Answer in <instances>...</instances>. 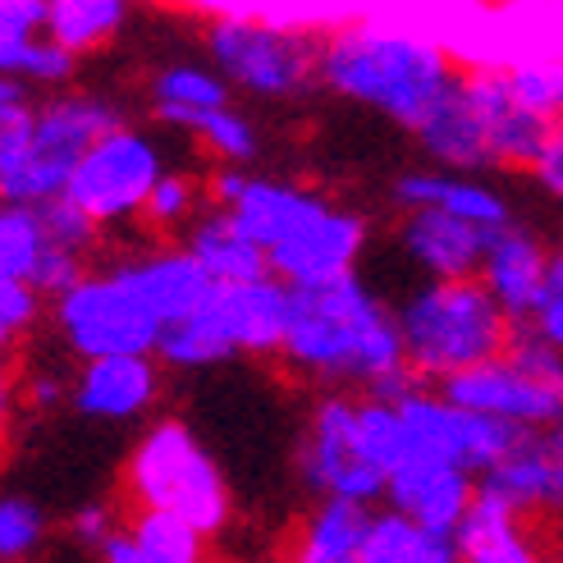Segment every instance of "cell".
Masks as SVG:
<instances>
[{"label": "cell", "instance_id": "obj_1", "mask_svg": "<svg viewBox=\"0 0 563 563\" xmlns=\"http://www.w3.org/2000/svg\"><path fill=\"white\" fill-rule=\"evenodd\" d=\"M279 362H285L289 376L317 389L357 394L412 376L399 312L357 271L344 279H325V285L294 289V312Z\"/></svg>", "mask_w": 563, "mask_h": 563}, {"label": "cell", "instance_id": "obj_2", "mask_svg": "<svg viewBox=\"0 0 563 563\" xmlns=\"http://www.w3.org/2000/svg\"><path fill=\"white\" fill-rule=\"evenodd\" d=\"M463 69L421 33L376 19L340 23L321 37V88L349 106L417 133V124L459 88Z\"/></svg>", "mask_w": 563, "mask_h": 563}, {"label": "cell", "instance_id": "obj_3", "mask_svg": "<svg viewBox=\"0 0 563 563\" xmlns=\"http://www.w3.org/2000/svg\"><path fill=\"white\" fill-rule=\"evenodd\" d=\"M120 120L124 110L106 92H37L19 78H0V197L33 207L65 197L78 161Z\"/></svg>", "mask_w": 563, "mask_h": 563}, {"label": "cell", "instance_id": "obj_4", "mask_svg": "<svg viewBox=\"0 0 563 563\" xmlns=\"http://www.w3.org/2000/svg\"><path fill=\"white\" fill-rule=\"evenodd\" d=\"M394 312L404 330L408 372L427 385H444L449 376L509 353L518 330V321L482 285V275L421 279Z\"/></svg>", "mask_w": 563, "mask_h": 563}, {"label": "cell", "instance_id": "obj_5", "mask_svg": "<svg viewBox=\"0 0 563 563\" xmlns=\"http://www.w3.org/2000/svg\"><path fill=\"white\" fill-rule=\"evenodd\" d=\"M124 504L133 509H156L192 522L216 541L234 522V490L207 440L179 417H156L147 431L133 440L124 463Z\"/></svg>", "mask_w": 563, "mask_h": 563}, {"label": "cell", "instance_id": "obj_6", "mask_svg": "<svg viewBox=\"0 0 563 563\" xmlns=\"http://www.w3.org/2000/svg\"><path fill=\"white\" fill-rule=\"evenodd\" d=\"M51 325L74 362L106 353H156L165 330L161 312L137 289V279L120 257L106 266H88L65 294H55Z\"/></svg>", "mask_w": 563, "mask_h": 563}, {"label": "cell", "instance_id": "obj_7", "mask_svg": "<svg viewBox=\"0 0 563 563\" xmlns=\"http://www.w3.org/2000/svg\"><path fill=\"white\" fill-rule=\"evenodd\" d=\"M202 55L252 101H294L321 88V37L257 14H220L202 33Z\"/></svg>", "mask_w": 563, "mask_h": 563}, {"label": "cell", "instance_id": "obj_8", "mask_svg": "<svg viewBox=\"0 0 563 563\" xmlns=\"http://www.w3.org/2000/svg\"><path fill=\"white\" fill-rule=\"evenodd\" d=\"M298 482L317 499H357L380 504L389 486V467L362 427L357 389H321L307 408L298 435Z\"/></svg>", "mask_w": 563, "mask_h": 563}, {"label": "cell", "instance_id": "obj_9", "mask_svg": "<svg viewBox=\"0 0 563 563\" xmlns=\"http://www.w3.org/2000/svg\"><path fill=\"white\" fill-rule=\"evenodd\" d=\"M165 170H170V165H165V152L156 137L143 124L120 120L78 161L65 197L88 211L101 230H124V224L143 220L147 197Z\"/></svg>", "mask_w": 563, "mask_h": 563}, {"label": "cell", "instance_id": "obj_10", "mask_svg": "<svg viewBox=\"0 0 563 563\" xmlns=\"http://www.w3.org/2000/svg\"><path fill=\"white\" fill-rule=\"evenodd\" d=\"M362 252H367V220L330 197L302 230H294L285 243H275L266 252V262H271V275H279L285 285L307 289V285L353 275Z\"/></svg>", "mask_w": 563, "mask_h": 563}, {"label": "cell", "instance_id": "obj_11", "mask_svg": "<svg viewBox=\"0 0 563 563\" xmlns=\"http://www.w3.org/2000/svg\"><path fill=\"white\" fill-rule=\"evenodd\" d=\"M440 389L454 404L504 417L522 431H545V427H554V421H563V385L541 380L537 372H527L522 362H514L509 353H499V357L482 362V367H472V372L449 376Z\"/></svg>", "mask_w": 563, "mask_h": 563}, {"label": "cell", "instance_id": "obj_12", "mask_svg": "<svg viewBox=\"0 0 563 563\" xmlns=\"http://www.w3.org/2000/svg\"><path fill=\"white\" fill-rule=\"evenodd\" d=\"M161 399V367L156 353H106L82 357L69 372V408L82 421L101 427H129L147 417Z\"/></svg>", "mask_w": 563, "mask_h": 563}, {"label": "cell", "instance_id": "obj_13", "mask_svg": "<svg viewBox=\"0 0 563 563\" xmlns=\"http://www.w3.org/2000/svg\"><path fill=\"white\" fill-rule=\"evenodd\" d=\"M476 495H482V476L435 454H404L389 467V486H385L389 509L417 518L421 527L449 531V537H459Z\"/></svg>", "mask_w": 563, "mask_h": 563}, {"label": "cell", "instance_id": "obj_14", "mask_svg": "<svg viewBox=\"0 0 563 563\" xmlns=\"http://www.w3.org/2000/svg\"><path fill=\"white\" fill-rule=\"evenodd\" d=\"M207 312L220 330L224 349L234 357H279L289 334L294 289L279 275L239 279V285H216Z\"/></svg>", "mask_w": 563, "mask_h": 563}, {"label": "cell", "instance_id": "obj_15", "mask_svg": "<svg viewBox=\"0 0 563 563\" xmlns=\"http://www.w3.org/2000/svg\"><path fill=\"white\" fill-rule=\"evenodd\" d=\"M463 88H467V97L476 101V110H482V120H486L495 170H531L537 156L550 147L554 120L514 97L509 69L472 65V69H463Z\"/></svg>", "mask_w": 563, "mask_h": 563}, {"label": "cell", "instance_id": "obj_16", "mask_svg": "<svg viewBox=\"0 0 563 563\" xmlns=\"http://www.w3.org/2000/svg\"><path fill=\"white\" fill-rule=\"evenodd\" d=\"M482 495L509 504L514 514H563V421L527 431L490 472H482Z\"/></svg>", "mask_w": 563, "mask_h": 563}, {"label": "cell", "instance_id": "obj_17", "mask_svg": "<svg viewBox=\"0 0 563 563\" xmlns=\"http://www.w3.org/2000/svg\"><path fill=\"white\" fill-rule=\"evenodd\" d=\"M92 257H82L69 243L51 234L46 211L33 202H5L0 207V275L33 279L42 294H65L74 279L88 271Z\"/></svg>", "mask_w": 563, "mask_h": 563}, {"label": "cell", "instance_id": "obj_18", "mask_svg": "<svg viewBox=\"0 0 563 563\" xmlns=\"http://www.w3.org/2000/svg\"><path fill=\"white\" fill-rule=\"evenodd\" d=\"M476 275H482V285L499 298L504 312L522 325L550 289V247L537 230L509 220V224H499V230H490L486 257Z\"/></svg>", "mask_w": 563, "mask_h": 563}, {"label": "cell", "instance_id": "obj_19", "mask_svg": "<svg viewBox=\"0 0 563 563\" xmlns=\"http://www.w3.org/2000/svg\"><path fill=\"white\" fill-rule=\"evenodd\" d=\"M490 230L463 216H449L435 207L404 211L399 220V252L427 275V279H463L482 271Z\"/></svg>", "mask_w": 563, "mask_h": 563}, {"label": "cell", "instance_id": "obj_20", "mask_svg": "<svg viewBox=\"0 0 563 563\" xmlns=\"http://www.w3.org/2000/svg\"><path fill=\"white\" fill-rule=\"evenodd\" d=\"M230 78L207 55H175L147 74V110L152 120L179 133H197L220 106H230Z\"/></svg>", "mask_w": 563, "mask_h": 563}, {"label": "cell", "instance_id": "obj_21", "mask_svg": "<svg viewBox=\"0 0 563 563\" xmlns=\"http://www.w3.org/2000/svg\"><path fill=\"white\" fill-rule=\"evenodd\" d=\"M394 207L399 211H417V207H435L449 216H463L482 230H499L509 224V197L495 184H486L472 170H444V165H421V170H404L394 179Z\"/></svg>", "mask_w": 563, "mask_h": 563}, {"label": "cell", "instance_id": "obj_22", "mask_svg": "<svg viewBox=\"0 0 563 563\" xmlns=\"http://www.w3.org/2000/svg\"><path fill=\"white\" fill-rule=\"evenodd\" d=\"M97 563H211V537L156 509H124L120 527L97 550Z\"/></svg>", "mask_w": 563, "mask_h": 563}, {"label": "cell", "instance_id": "obj_23", "mask_svg": "<svg viewBox=\"0 0 563 563\" xmlns=\"http://www.w3.org/2000/svg\"><path fill=\"white\" fill-rule=\"evenodd\" d=\"M129 266V275L137 279V289L147 294V302L161 312V321H184L216 294V279L197 266V257L184 243H156L143 252H129L120 257Z\"/></svg>", "mask_w": 563, "mask_h": 563}, {"label": "cell", "instance_id": "obj_24", "mask_svg": "<svg viewBox=\"0 0 563 563\" xmlns=\"http://www.w3.org/2000/svg\"><path fill=\"white\" fill-rule=\"evenodd\" d=\"M412 143L431 165H444V170H472V175L495 170L486 120H482V110H476V101L467 97L463 78H459V88L417 124Z\"/></svg>", "mask_w": 563, "mask_h": 563}, {"label": "cell", "instance_id": "obj_25", "mask_svg": "<svg viewBox=\"0 0 563 563\" xmlns=\"http://www.w3.org/2000/svg\"><path fill=\"white\" fill-rule=\"evenodd\" d=\"M376 504L357 499H317L285 545V563H362Z\"/></svg>", "mask_w": 563, "mask_h": 563}, {"label": "cell", "instance_id": "obj_26", "mask_svg": "<svg viewBox=\"0 0 563 563\" xmlns=\"http://www.w3.org/2000/svg\"><path fill=\"white\" fill-rule=\"evenodd\" d=\"M184 247L192 252L197 266H202L216 285H239V279L271 275L266 247L234 220V211H224L216 202L184 230Z\"/></svg>", "mask_w": 563, "mask_h": 563}, {"label": "cell", "instance_id": "obj_27", "mask_svg": "<svg viewBox=\"0 0 563 563\" xmlns=\"http://www.w3.org/2000/svg\"><path fill=\"white\" fill-rule=\"evenodd\" d=\"M459 550L463 563H559L527 518L490 495H476L467 522L459 527Z\"/></svg>", "mask_w": 563, "mask_h": 563}, {"label": "cell", "instance_id": "obj_28", "mask_svg": "<svg viewBox=\"0 0 563 563\" xmlns=\"http://www.w3.org/2000/svg\"><path fill=\"white\" fill-rule=\"evenodd\" d=\"M362 563H463V550H459V537L421 527L417 518L385 504V509L372 514Z\"/></svg>", "mask_w": 563, "mask_h": 563}, {"label": "cell", "instance_id": "obj_29", "mask_svg": "<svg viewBox=\"0 0 563 563\" xmlns=\"http://www.w3.org/2000/svg\"><path fill=\"white\" fill-rule=\"evenodd\" d=\"M133 14V0H46V19H51V37L65 51L97 55L115 42Z\"/></svg>", "mask_w": 563, "mask_h": 563}, {"label": "cell", "instance_id": "obj_30", "mask_svg": "<svg viewBox=\"0 0 563 563\" xmlns=\"http://www.w3.org/2000/svg\"><path fill=\"white\" fill-rule=\"evenodd\" d=\"M78 55L65 51L51 33H27V37H0V78H19L37 92H55L74 82Z\"/></svg>", "mask_w": 563, "mask_h": 563}, {"label": "cell", "instance_id": "obj_31", "mask_svg": "<svg viewBox=\"0 0 563 563\" xmlns=\"http://www.w3.org/2000/svg\"><path fill=\"white\" fill-rule=\"evenodd\" d=\"M207 207H211L207 179H197V175H188V170H165L161 184H156L152 197H147L143 224H147L152 234H184Z\"/></svg>", "mask_w": 563, "mask_h": 563}, {"label": "cell", "instance_id": "obj_32", "mask_svg": "<svg viewBox=\"0 0 563 563\" xmlns=\"http://www.w3.org/2000/svg\"><path fill=\"white\" fill-rule=\"evenodd\" d=\"M192 143L202 147L216 165H252L262 156V133H257V124H252L247 110H239L234 101L220 106L216 115L192 133Z\"/></svg>", "mask_w": 563, "mask_h": 563}, {"label": "cell", "instance_id": "obj_33", "mask_svg": "<svg viewBox=\"0 0 563 563\" xmlns=\"http://www.w3.org/2000/svg\"><path fill=\"white\" fill-rule=\"evenodd\" d=\"M51 537V518L37 499L27 495H5L0 499V559L23 563L33 559Z\"/></svg>", "mask_w": 563, "mask_h": 563}, {"label": "cell", "instance_id": "obj_34", "mask_svg": "<svg viewBox=\"0 0 563 563\" xmlns=\"http://www.w3.org/2000/svg\"><path fill=\"white\" fill-rule=\"evenodd\" d=\"M46 302H51V294H42L33 279L0 275V340L10 349L33 340L46 321Z\"/></svg>", "mask_w": 563, "mask_h": 563}, {"label": "cell", "instance_id": "obj_35", "mask_svg": "<svg viewBox=\"0 0 563 563\" xmlns=\"http://www.w3.org/2000/svg\"><path fill=\"white\" fill-rule=\"evenodd\" d=\"M509 88L522 106L554 120L563 106V65L559 60H518V65H509Z\"/></svg>", "mask_w": 563, "mask_h": 563}, {"label": "cell", "instance_id": "obj_36", "mask_svg": "<svg viewBox=\"0 0 563 563\" xmlns=\"http://www.w3.org/2000/svg\"><path fill=\"white\" fill-rule=\"evenodd\" d=\"M120 509L115 504H106V499H92V504H78V509L69 514V537L78 541V545H88L92 554L110 541V531L120 527Z\"/></svg>", "mask_w": 563, "mask_h": 563}, {"label": "cell", "instance_id": "obj_37", "mask_svg": "<svg viewBox=\"0 0 563 563\" xmlns=\"http://www.w3.org/2000/svg\"><path fill=\"white\" fill-rule=\"evenodd\" d=\"M527 175H531V184H537L554 207H563V137L559 133L550 137V147L537 156V165H531Z\"/></svg>", "mask_w": 563, "mask_h": 563}, {"label": "cell", "instance_id": "obj_38", "mask_svg": "<svg viewBox=\"0 0 563 563\" xmlns=\"http://www.w3.org/2000/svg\"><path fill=\"white\" fill-rule=\"evenodd\" d=\"M522 325H531L537 334H545L554 349H563V289H545V298L537 302V312H531Z\"/></svg>", "mask_w": 563, "mask_h": 563}, {"label": "cell", "instance_id": "obj_39", "mask_svg": "<svg viewBox=\"0 0 563 563\" xmlns=\"http://www.w3.org/2000/svg\"><path fill=\"white\" fill-rule=\"evenodd\" d=\"M550 289H563V243L550 247Z\"/></svg>", "mask_w": 563, "mask_h": 563}, {"label": "cell", "instance_id": "obj_40", "mask_svg": "<svg viewBox=\"0 0 563 563\" xmlns=\"http://www.w3.org/2000/svg\"><path fill=\"white\" fill-rule=\"evenodd\" d=\"M554 133L563 137V106H559V115H554Z\"/></svg>", "mask_w": 563, "mask_h": 563}, {"label": "cell", "instance_id": "obj_41", "mask_svg": "<svg viewBox=\"0 0 563 563\" xmlns=\"http://www.w3.org/2000/svg\"><path fill=\"white\" fill-rule=\"evenodd\" d=\"M559 563H563V550H559Z\"/></svg>", "mask_w": 563, "mask_h": 563}]
</instances>
